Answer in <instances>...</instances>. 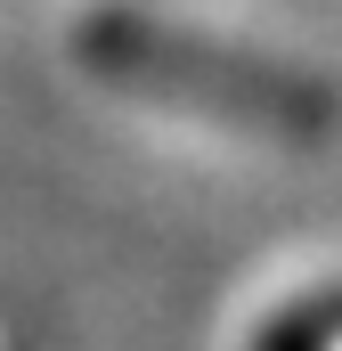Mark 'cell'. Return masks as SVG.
I'll use <instances>...</instances> for the list:
<instances>
[{
	"instance_id": "6da1fadb",
	"label": "cell",
	"mask_w": 342,
	"mask_h": 351,
	"mask_svg": "<svg viewBox=\"0 0 342 351\" xmlns=\"http://www.w3.org/2000/svg\"><path fill=\"white\" fill-rule=\"evenodd\" d=\"M74 49H82L90 74L106 82H131L147 98H179V106H204V114H228V123H261V131H334L342 98L302 66H277L261 49L237 41H196V33H171L163 16H139V8H90L74 25Z\"/></svg>"
}]
</instances>
